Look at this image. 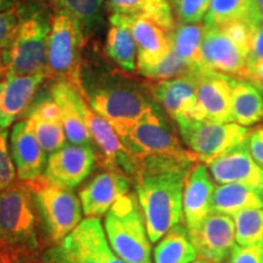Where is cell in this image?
Instances as JSON below:
<instances>
[{
  "label": "cell",
  "mask_w": 263,
  "mask_h": 263,
  "mask_svg": "<svg viewBox=\"0 0 263 263\" xmlns=\"http://www.w3.org/2000/svg\"><path fill=\"white\" fill-rule=\"evenodd\" d=\"M106 2L112 14L149 18L168 33L172 32L177 25L170 0H106Z\"/></svg>",
  "instance_id": "29"
},
{
  "label": "cell",
  "mask_w": 263,
  "mask_h": 263,
  "mask_svg": "<svg viewBox=\"0 0 263 263\" xmlns=\"http://www.w3.org/2000/svg\"><path fill=\"white\" fill-rule=\"evenodd\" d=\"M106 234L99 217H87L58 245L43 252L44 263H103Z\"/></svg>",
  "instance_id": "11"
},
{
  "label": "cell",
  "mask_w": 263,
  "mask_h": 263,
  "mask_svg": "<svg viewBox=\"0 0 263 263\" xmlns=\"http://www.w3.org/2000/svg\"><path fill=\"white\" fill-rule=\"evenodd\" d=\"M10 147L20 182H32L44 174L47 151L43 149L27 118L15 124L10 136Z\"/></svg>",
  "instance_id": "16"
},
{
  "label": "cell",
  "mask_w": 263,
  "mask_h": 263,
  "mask_svg": "<svg viewBox=\"0 0 263 263\" xmlns=\"http://www.w3.org/2000/svg\"><path fill=\"white\" fill-rule=\"evenodd\" d=\"M129 177L121 171L107 170L91 180L80 192L84 215L100 217L106 215L118 197L129 193Z\"/></svg>",
  "instance_id": "19"
},
{
  "label": "cell",
  "mask_w": 263,
  "mask_h": 263,
  "mask_svg": "<svg viewBox=\"0 0 263 263\" xmlns=\"http://www.w3.org/2000/svg\"><path fill=\"white\" fill-rule=\"evenodd\" d=\"M263 60V21L250 26V54L248 66Z\"/></svg>",
  "instance_id": "38"
},
{
  "label": "cell",
  "mask_w": 263,
  "mask_h": 263,
  "mask_svg": "<svg viewBox=\"0 0 263 263\" xmlns=\"http://www.w3.org/2000/svg\"><path fill=\"white\" fill-rule=\"evenodd\" d=\"M261 89H262V91H263V85H262V88H261Z\"/></svg>",
  "instance_id": "48"
},
{
  "label": "cell",
  "mask_w": 263,
  "mask_h": 263,
  "mask_svg": "<svg viewBox=\"0 0 263 263\" xmlns=\"http://www.w3.org/2000/svg\"><path fill=\"white\" fill-rule=\"evenodd\" d=\"M250 26L234 22L221 27H205L202 55L211 71L242 78L250 54Z\"/></svg>",
  "instance_id": "9"
},
{
  "label": "cell",
  "mask_w": 263,
  "mask_h": 263,
  "mask_svg": "<svg viewBox=\"0 0 263 263\" xmlns=\"http://www.w3.org/2000/svg\"><path fill=\"white\" fill-rule=\"evenodd\" d=\"M0 263H4V261H3V258H2V256H0Z\"/></svg>",
  "instance_id": "47"
},
{
  "label": "cell",
  "mask_w": 263,
  "mask_h": 263,
  "mask_svg": "<svg viewBox=\"0 0 263 263\" xmlns=\"http://www.w3.org/2000/svg\"><path fill=\"white\" fill-rule=\"evenodd\" d=\"M153 256L154 263H189L197 258V252L186 227L179 223L159 240Z\"/></svg>",
  "instance_id": "30"
},
{
  "label": "cell",
  "mask_w": 263,
  "mask_h": 263,
  "mask_svg": "<svg viewBox=\"0 0 263 263\" xmlns=\"http://www.w3.org/2000/svg\"><path fill=\"white\" fill-rule=\"evenodd\" d=\"M177 17L183 24H201L212 0H171Z\"/></svg>",
  "instance_id": "34"
},
{
  "label": "cell",
  "mask_w": 263,
  "mask_h": 263,
  "mask_svg": "<svg viewBox=\"0 0 263 263\" xmlns=\"http://www.w3.org/2000/svg\"><path fill=\"white\" fill-rule=\"evenodd\" d=\"M235 240L240 246H252L263 242V209L241 211L233 217Z\"/></svg>",
  "instance_id": "32"
},
{
  "label": "cell",
  "mask_w": 263,
  "mask_h": 263,
  "mask_svg": "<svg viewBox=\"0 0 263 263\" xmlns=\"http://www.w3.org/2000/svg\"><path fill=\"white\" fill-rule=\"evenodd\" d=\"M124 147L136 164L154 156L197 157L193 151L182 146L178 138L157 114L138 122L112 124ZM199 159V157H197Z\"/></svg>",
  "instance_id": "8"
},
{
  "label": "cell",
  "mask_w": 263,
  "mask_h": 263,
  "mask_svg": "<svg viewBox=\"0 0 263 263\" xmlns=\"http://www.w3.org/2000/svg\"><path fill=\"white\" fill-rule=\"evenodd\" d=\"M189 72H192V70L180 60L172 48L170 54L162 61L159 62L156 66H154L153 68H150L149 71H146L143 76L146 78H150V80L159 82L182 77V76L188 74Z\"/></svg>",
  "instance_id": "33"
},
{
  "label": "cell",
  "mask_w": 263,
  "mask_h": 263,
  "mask_svg": "<svg viewBox=\"0 0 263 263\" xmlns=\"http://www.w3.org/2000/svg\"><path fill=\"white\" fill-rule=\"evenodd\" d=\"M153 99L173 120L196 117L197 95L194 72L173 80L159 81L150 88Z\"/></svg>",
  "instance_id": "20"
},
{
  "label": "cell",
  "mask_w": 263,
  "mask_h": 263,
  "mask_svg": "<svg viewBox=\"0 0 263 263\" xmlns=\"http://www.w3.org/2000/svg\"><path fill=\"white\" fill-rule=\"evenodd\" d=\"M0 256L4 263L14 256L39 251L37 216L26 182H16L0 192Z\"/></svg>",
  "instance_id": "3"
},
{
  "label": "cell",
  "mask_w": 263,
  "mask_h": 263,
  "mask_svg": "<svg viewBox=\"0 0 263 263\" xmlns=\"http://www.w3.org/2000/svg\"><path fill=\"white\" fill-rule=\"evenodd\" d=\"M242 80H248L256 85H258L259 88H262L263 85V60L255 62V64L249 65L246 67L245 74L242 77Z\"/></svg>",
  "instance_id": "40"
},
{
  "label": "cell",
  "mask_w": 263,
  "mask_h": 263,
  "mask_svg": "<svg viewBox=\"0 0 263 263\" xmlns=\"http://www.w3.org/2000/svg\"><path fill=\"white\" fill-rule=\"evenodd\" d=\"M197 257L211 263H223L229 258L236 245L233 217L211 212L199 228L190 235Z\"/></svg>",
  "instance_id": "15"
},
{
  "label": "cell",
  "mask_w": 263,
  "mask_h": 263,
  "mask_svg": "<svg viewBox=\"0 0 263 263\" xmlns=\"http://www.w3.org/2000/svg\"><path fill=\"white\" fill-rule=\"evenodd\" d=\"M257 3H258L259 8H261V10H262V12H263V0H257Z\"/></svg>",
  "instance_id": "46"
},
{
  "label": "cell",
  "mask_w": 263,
  "mask_h": 263,
  "mask_svg": "<svg viewBox=\"0 0 263 263\" xmlns=\"http://www.w3.org/2000/svg\"><path fill=\"white\" fill-rule=\"evenodd\" d=\"M83 44L84 31L80 22L66 12H55L49 37L47 77L67 82L76 89H84L82 81Z\"/></svg>",
  "instance_id": "6"
},
{
  "label": "cell",
  "mask_w": 263,
  "mask_h": 263,
  "mask_svg": "<svg viewBox=\"0 0 263 263\" xmlns=\"http://www.w3.org/2000/svg\"><path fill=\"white\" fill-rule=\"evenodd\" d=\"M203 34H205L203 24L179 22L176 25L173 31L170 32L174 52L194 72L209 70L202 55Z\"/></svg>",
  "instance_id": "27"
},
{
  "label": "cell",
  "mask_w": 263,
  "mask_h": 263,
  "mask_svg": "<svg viewBox=\"0 0 263 263\" xmlns=\"http://www.w3.org/2000/svg\"><path fill=\"white\" fill-rule=\"evenodd\" d=\"M262 21H263V18H262Z\"/></svg>",
  "instance_id": "50"
},
{
  "label": "cell",
  "mask_w": 263,
  "mask_h": 263,
  "mask_svg": "<svg viewBox=\"0 0 263 263\" xmlns=\"http://www.w3.org/2000/svg\"><path fill=\"white\" fill-rule=\"evenodd\" d=\"M194 76L197 95L196 120L217 123L234 122L232 114V77L211 70L196 71Z\"/></svg>",
  "instance_id": "12"
},
{
  "label": "cell",
  "mask_w": 263,
  "mask_h": 263,
  "mask_svg": "<svg viewBox=\"0 0 263 263\" xmlns=\"http://www.w3.org/2000/svg\"><path fill=\"white\" fill-rule=\"evenodd\" d=\"M51 17L47 6L39 0H29L18 6V25L14 41L3 51L6 73L47 76Z\"/></svg>",
  "instance_id": "2"
},
{
  "label": "cell",
  "mask_w": 263,
  "mask_h": 263,
  "mask_svg": "<svg viewBox=\"0 0 263 263\" xmlns=\"http://www.w3.org/2000/svg\"><path fill=\"white\" fill-rule=\"evenodd\" d=\"M8 129L0 128V192L17 182V173L9 149Z\"/></svg>",
  "instance_id": "35"
},
{
  "label": "cell",
  "mask_w": 263,
  "mask_h": 263,
  "mask_svg": "<svg viewBox=\"0 0 263 263\" xmlns=\"http://www.w3.org/2000/svg\"><path fill=\"white\" fill-rule=\"evenodd\" d=\"M57 8L80 22L84 33L94 31L101 24L104 0H48Z\"/></svg>",
  "instance_id": "31"
},
{
  "label": "cell",
  "mask_w": 263,
  "mask_h": 263,
  "mask_svg": "<svg viewBox=\"0 0 263 263\" xmlns=\"http://www.w3.org/2000/svg\"><path fill=\"white\" fill-rule=\"evenodd\" d=\"M251 209H263V195L250 186L236 183L219 184L212 196V212L234 217Z\"/></svg>",
  "instance_id": "28"
},
{
  "label": "cell",
  "mask_w": 263,
  "mask_h": 263,
  "mask_svg": "<svg viewBox=\"0 0 263 263\" xmlns=\"http://www.w3.org/2000/svg\"><path fill=\"white\" fill-rule=\"evenodd\" d=\"M4 60H3V52H0V74H2L3 70H4Z\"/></svg>",
  "instance_id": "44"
},
{
  "label": "cell",
  "mask_w": 263,
  "mask_h": 263,
  "mask_svg": "<svg viewBox=\"0 0 263 263\" xmlns=\"http://www.w3.org/2000/svg\"><path fill=\"white\" fill-rule=\"evenodd\" d=\"M189 263H211V262H209V261H206V259H203V258H201V257H199V258L194 259V261L189 262Z\"/></svg>",
  "instance_id": "45"
},
{
  "label": "cell",
  "mask_w": 263,
  "mask_h": 263,
  "mask_svg": "<svg viewBox=\"0 0 263 263\" xmlns=\"http://www.w3.org/2000/svg\"><path fill=\"white\" fill-rule=\"evenodd\" d=\"M26 183L31 190L44 239L49 245H58L83 221L81 200L72 190L49 183L44 174Z\"/></svg>",
  "instance_id": "5"
},
{
  "label": "cell",
  "mask_w": 263,
  "mask_h": 263,
  "mask_svg": "<svg viewBox=\"0 0 263 263\" xmlns=\"http://www.w3.org/2000/svg\"><path fill=\"white\" fill-rule=\"evenodd\" d=\"M15 8H18L17 0H0V12L9 11Z\"/></svg>",
  "instance_id": "43"
},
{
  "label": "cell",
  "mask_w": 263,
  "mask_h": 263,
  "mask_svg": "<svg viewBox=\"0 0 263 263\" xmlns=\"http://www.w3.org/2000/svg\"><path fill=\"white\" fill-rule=\"evenodd\" d=\"M106 52L123 71L133 72L137 68V44L132 31L130 16L111 14Z\"/></svg>",
  "instance_id": "24"
},
{
  "label": "cell",
  "mask_w": 263,
  "mask_h": 263,
  "mask_svg": "<svg viewBox=\"0 0 263 263\" xmlns=\"http://www.w3.org/2000/svg\"><path fill=\"white\" fill-rule=\"evenodd\" d=\"M174 121L184 144L203 163L234 149L250 134L249 127L235 122L217 123L192 117H179Z\"/></svg>",
  "instance_id": "10"
},
{
  "label": "cell",
  "mask_w": 263,
  "mask_h": 263,
  "mask_svg": "<svg viewBox=\"0 0 263 263\" xmlns=\"http://www.w3.org/2000/svg\"><path fill=\"white\" fill-rule=\"evenodd\" d=\"M103 263H126L122 258L118 257V256L115 254V251L111 249L110 244H106L104 249V255H103Z\"/></svg>",
  "instance_id": "41"
},
{
  "label": "cell",
  "mask_w": 263,
  "mask_h": 263,
  "mask_svg": "<svg viewBox=\"0 0 263 263\" xmlns=\"http://www.w3.org/2000/svg\"><path fill=\"white\" fill-rule=\"evenodd\" d=\"M95 161L89 145H65L48 157L44 177L54 185L73 190L91 173Z\"/></svg>",
  "instance_id": "13"
},
{
  "label": "cell",
  "mask_w": 263,
  "mask_h": 263,
  "mask_svg": "<svg viewBox=\"0 0 263 263\" xmlns=\"http://www.w3.org/2000/svg\"><path fill=\"white\" fill-rule=\"evenodd\" d=\"M45 74H8L0 80V128L8 129L27 114Z\"/></svg>",
  "instance_id": "17"
},
{
  "label": "cell",
  "mask_w": 263,
  "mask_h": 263,
  "mask_svg": "<svg viewBox=\"0 0 263 263\" xmlns=\"http://www.w3.org/2000/svg\"><path fill=\"white\" fill-rule=\"evenodd\" d=\"M132 31L137 44V70L144 74L172 50L170 33L145 17H132Z\"/></svg>",
  "instance_id": "21"
},
{
  "label": "cell",
  "mask_w": 263,
  "mask_h": 263,
  "mask_svg": "<svg viewBox=\"0 0 263 263\" xmlns=\"http://www.w3.org/2000/svg\"><path fill=\"white\" fill-rule=\"evenodd\" d=\"M197 162V157L154 156L136 164L132 177L153 244L183 219L184 188Z\"/></svg>",
  "instance_id": "1"
},
{
  "label": "cell",
  "mask_w": 263,
  "mask_h": 263,
  "mask_svg": "<svg viewBox=\"0 0 263 263\" xmlns=\"http://www.w3.org/2000/svg\"><path fill=\"white\" fill-rule=\"evenodd\" d=\"M262 18L257 0H212L203 25L205 27H221L234 22L255 25L262 22Z\"/></svg>",
  "instance_id": "26"
},
{
  "label": "cell",
  "mask_w": 263,
  "mask_h": 263,
  "mask_svg": "<svg viewBox=\"0 0 263 263\" xmlns=\"http://www.w3.org/2000/svg\"><path fill=\"white\" fill-rule=\"evenodd\" d=\"M206 166L216 183L242 184L263 195V170L252 159L246 140Z\"/></svg>",
  "instance_id": "14"
},
{
  "label": "cell",
  "mask_w": 263,
  "mask_h": 263,
  "mask_svg": "<svg viewBox=\"0 0 263 263\" xmlns=\"http://www.w3.org/2000/svg\"><path fill=\"white\" fill-rule=\"evenodd\" d=\"M227 263H263V242L252 246L236 244Z\"/></svg>",
  "instance_id": "37"
},
{
  "label": "cell",
  "mask_w": 263,
  "mask_h": 263,
  "mask_svg": "<svg viewBox=\"0 0 263 263\" xmlns=\"http://www.w3.org/2000/svg\"><path fill=\"white\" fill-rule=\"evenodd\" d=\"M215 188L206 163L197 162L186 179L183 195V217L189 235H193L212 212Z\"/></svg>",
  "instance_id": "18"
},
{
  "label": "cell",
  "mask_w": 263,
  "mask_h": 263,
  "mask_svg": "<svg viewBox=\"0 0 263 263\" xmlns=\"http://www.w3.org/2000/svg\"><path fill=\"white\" fill-rule=\"evenodd\" d=\"M233 121L240 126H254L263 118V91L258 85L242 78L230 80Z\"/></svg>",
  "instance_id": "25"
},
{
  "label": "cell",
  "mask_w": 263,
  "mask_h": 263,
  "mask_svg": "<svg viewBox=\"0 0 263 263\" xmlns=\"http://www.w3.org/2000/svg\"><path fill=\"white\" fill-rule=\"evenodd\" d=\"M84 90L91 108L111 124L138 122L161 114L156 101L133 84L107 82Z\"/></svg>",
  "instance_id": "7"
},
{
  "label": "cell",
  "mask_w": 263,
  "mask_h": 263,
  "mask_svg": "<svg viewBox=\"0 0 263 263\" xmlns=\"http://www.w3.org/2000/svg\"><path fill=\"white\" fill-rule=\"evenodd\" d=\"M246 141L252 159L263 170V126L250 130Z\"/></svg>",
  "instance_id": "39"
},
{
  "label": "cell",
  "mask_w": 263,
  "mask_h": 263,
  "mask_svg": "<svg viewBox=\"0 0 263 263\" xmlns=\"http://www.w3.org/2000/svg\"><path fill=\"white\" fill-rule=\"evenodd\" d=\"M18 25V8L0 12V51H4L14 41Z\"/></svg>",
  "instance_id": "36"
},
{
  "label": "cell",
  "mask_w": 263,
  "mask_h": 263,
  "mask_svg": "<svg viewBox=\"0 0 263 263\" xmlns=\"http://www.w3.org/2000/svg\"><path fill=\"white\" fill-rule=\"evenodd\" d=\"M0 251H2V248H0Z\"/></svg>",
  "instance_id": "49"
},
{
  "label": "cell",
  "mask_w": 263,
  "mask_h": 263,
  "mask_svg": "<svg viewBox=\"0 0 263 263\" xmlns=\"http://www.w3.org/2000/svg\"><path fill=\"white\" fill-rule=\"evenodd\" d=\"M105 234L115 254L126 263H153L145 217L137 195L118 197L105 216Z\"/></svg>",
  "instance_id": "4"
},
{
  "label": "cell",
  "mask_w": 263,
  "mask_h": 263,
  "mask_svg": "<svg viewBox=\"0 0 263 263\" xmlns=\"http://www.w3.org/2000/svg\"><path fill=\"white\" fill-rule=\"evenodd\" d=\"M26 118L43 149L48 154H52L66 145L67 138L61 122L60 110L51 95L33 101Z\"/></svg>",
  "instance_id": "22"
},
{
  "label": "cell",
  "mask_w": 263,
  "mask_h": 263,
  "mask_svg": "<svg viewBox=\"0 0 263 263\" xmlns=\"http://www.w3.org/2000/svg\"><path fill=\"white\" fill-rule=\"evenodd\" d=\"M81 90L83 89H76L67 82L54 81L50 87V95L60 110L61 122L67 140L76 145H89L93 139L77 103Z\"/></svg>",
  "instance_id": "23"
},
{
  "label": "cell",
  "mask_w": 263,
  "mask_h": 263,
  "mask_svg": "<svg viewBox=\"0 0 263 263\" xmlns=\"http://www.w3.org/2000/svg\"><path fill=\"white\" fill-rule=\"evenodd\" d=\"M9 263H44L41 259L35 258V256L33 255H20L14 256L9 259Z\"/></svg>",
  "instance_id": "42"
}]
</instances>
